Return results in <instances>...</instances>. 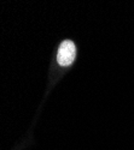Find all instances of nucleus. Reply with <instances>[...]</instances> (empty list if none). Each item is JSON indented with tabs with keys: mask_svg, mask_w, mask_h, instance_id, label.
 <instances>
[{
	"mask_svg": "<svg viewBox=\"0 0 134 150\" xmlns=\"http://www.w3.org/2000/svg\"><path fill=\"white\" fill-rule=\"evenodd\" d=\"M76 58V47L75 43L65 40L60 43L59 49H58V54H57V61L60 66H69L74 62Z\"/></svg>",
	"mask_w": 134,
	"mask_h": 150,
	"instance_id": "nucleus-1",
	"label": "nucleus"
}]
</instances>
